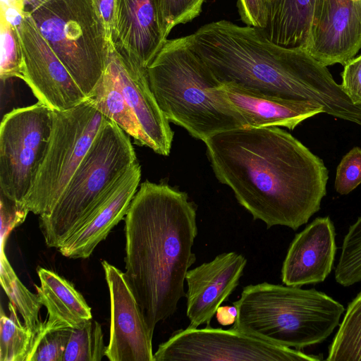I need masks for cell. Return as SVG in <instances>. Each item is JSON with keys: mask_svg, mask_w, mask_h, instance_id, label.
<instances>
[{"mask_svg": "<svg viewBox=\"0 0 361 361\" xmlns=\"http://www.w3.org/2000/svg\"><path fill=\"white\" fill-rule=\"evenodd\" d=\"M205 0H159L161 28L165 39L176 25L197 18Z\"/></svg>", "mask_w": 361, "mask_h": 361, "instance_id": "cell-29", "label": "cell"}, {"mask_svg": "<svg viewBox=\"0 0 361 361\" xmlns=\"http://www.w3.org/2000/svg\"><path fill=\"white\" fill-rule=\"evenodd\" d=\"M341 75L343 90L353 104L361 106V54L344 65Z\"/></svg>", "mask_w": 361, "mask_h": 361, "instance_id": "cell-33", "label": "cell"}, {"mask_svg": "<svg viewBox=\"0 0 361 361\" xmlns=\"http://www.w3.org/2000/svg\"><path fill=\"white\" fill-rule=\"evenodd\" d=\"M106 350L102 326L92 319L82 327L71 329L63 361H100Z\"/></svg>", "mask_w": 361, "mask_h": 361, "instance_id": "cell-26", "label": "cell"}, {"mask_svg": "<svg viewBox=\"0 0 361 361\" xmlns=\"http://www.w3.org/2000/svg\"><path fill=\"white\" fill-rule=\"evenodd\" d=\"M166 40L159 0H116L112 44L127 63L147 69Z\"/></svg>", "mask_w": 361, "mask_h": 361, "instance_id": "cell-16", "label": "cell"}, {"mask_svg": "<svg viewBox=\"0 0 361 361\" xmlns=\"http://www.w3.org/2000/svg\"><path fill=\"white\" fill-rule=\"evenodd\" d=\"M0 256L1 285L10 302L23 317V324L35 336V353L39 344L44 326V322L39 316L42 305L38 295L30 291L16 275L5 254L4 247H1Z\"/></svg>", "mask_w": 361, "mask_h": 361, "instance_id": "cell-23", "label": "cell"}, {"mask_svg": "<svg viewBox=\"0 0 361 361\" xmlns=\"http://www.w3.org/2000/svg\"><path fill=\"white\" fill-rule=\"evenodd\" d=\"M106 65L137 121L143 146L159 154L169 155L173 132L151 90L147 69L128 63L111 42H109Z\"/></svg>", "mask_w": 361, "mask_h": 361, "instance_id": "cell-14", "label": "cell"}, {"mask_svg": "<svg viewBox=\"0 0 361 361\" xmlns=\"http://www.w3.org/2000/svg\"><path fill=\"white\" fill-rule=\"evenodd\" d=\"M336 251L331 219H315L290 243L281 268L283 283L301 286L324 281L332 270Z\"/></svg>", "mask_w": 361, "mask_h": 361, "instance_id": "cell-18", "label": "cell"}, {"mask_svg": "<svg viewBox=\"0 0 361 361\" xmlns=\"http://www.w3.org/2000/svg\"><path fill=\"white\" fill-rule=\"evenodd\" d=\"M196 211L187 193L145 180L125 216L124 275L153 332L185 297V276L196 261Z\"/></svg>", "mask_w": 361, "mask_h": 361, "instance_id": "cell-3", "label": "cell"}, {"mask_svg": "<svg viewBox=\"0 0 361 361\" xmlns=\"http://www.w3.org/2000/svg\"><path fill=\"white\" fill-rule=\"evenodd\" d=\"M361 183V148H352L342 158L336 169L335 189L347 195Z\"/></svg>", "mask_w": 361, "mask_h": 361, "instance_id": "cell-30", "label": "cell"}, {"mask_svg": "<svg viewBox=\"0 0 361 361\" xmlns=\"http://www.w3.org/2000/svg\"><path fill=\"white\" fill-rule=\"evenodd\" d=\"M151 90L169 122L197 140L247 127L225 89L190 47L186 36L167 39L147 67Z\"/></svg>", "mask_w": 361, "mask_h": 361, "instance_id": "cell-4", "label": "cell"}, {"mask_svg": "<svg viewBox=\"0 0 361 361\" xmlns=\"http://www.w3.org/2000/svg\"><path fill=\"white\" fill-rule=\"evenodd\" d=\"M241 20L245 25L265 28L267 17V0H237Z\"/></svg>", "mask_w": 361, "mask_h": 361, "instance_id": "cell-34", "label": "cell"}, {"mask_svg": "<svg viewBox=\"0 0 361 361\" xmlns=\"http://www.w3.org/2000/svg\"><path fill=\"white\" fill-rule=\"evenodd\" d=\"M53 110L41 102L6 114L0 126V190L21 204L46 155Z\"/></svg>", "mask_w": 361, "mask_h": 361, "instance_id": "cell-9", "label": "cell"}, {"mask_svg": "<svg viewBox=\"0 0 361 361\" xmlns=\"http://www.w3.org/2000/svg\"><path fill=\"white\" fill-rule=\"evenodd\" d=\"M90 98L104 116L132 137L136 145L143 146L137 121L107 65Z\"/></svg>", "mask_w": 361, "mask_h": 361, "instance_id": "cell-22", "label": "cell"}, {"mask_svg": "<svg viewBox=\"0 0 361 361\" xmlns=\"http://www.w3.org/2000/svg\"><path fill=\"white\" fill-rule=\"evenodd\" d=\"M107 119L91 98L71 109L53 111L49 147L23 207L37 215L52 209Z\"/></svg>", "mask_w": 361, "mask_h": 361, "instance_id": "cell-8", "label": "cell"}, {"mask_svg": "<svg viewBox=\"0 0 361 361\" xmlns=\"http://www.w3.org/2000/svg\"><path fill=\"white\" fill-rule=\"evenodd\" d=\"M0 202V243L1 247H4L9 233L25 221L29 211L21 204L8 199L2 193Z\"/></svg>", "mask_w": 361, "mask_h": 361, "instance_id": "cell-32", "label": "cell"}, {"mask_svg": "<svg viewBox=\"0 0 361 361\" xmlns=\"http://www.w3.org/2000/svg\"><path fill=\"white\" fill-rule=\"evenodd\" d=\"M39 31L87 97L106 68L109 41L93 0H23Z\"/></svg>", "mask_w": 361, "mask_h": 361, "instance_id": "cell-7", "label": "cell"}, {"mask_svg": "<svg viewBox=\"0 0 361 361\" xmlns=\"http://www.w3.org/2000/svg\"><path fill=\"white\" fill-rule=\"evenodd\" d=\"M154 361H318L322 357L274 345L233 329L178 330L161 343Z\"/></svg>", "mask_w": 361, "mask_h": 361, "instance_id": "cell-10", "label": "cell"}, {"mask_svg": "<svg viewBox=\"0 0 361 361\" xmlns=\"http://www.w3.org/2000/svg\"><path fill=\"white\" fill-rule=\"evenodd\" d=\"M137 162L130 136L108 118L54 207L39 215L46 245L58 249Z\"/></svg>", "mask_w": 361, "mask_h": 361, "instance_id": "cell-6", "label": "cell"}, {"mask_svg": "<svg viewBox=\"0 0 361 361\" xmlns=\"http://www.w3.org/2000/svg\"><path fill=\"white\" fill-rule=\"evenodd\" d=\"M341 248L335 279L341 286H350L361 281V216L349 228Z\"/></svg>", "mask_w": 361, "mask_h": 361, "instance_id": "cell-27", "label": "cell"}, {"mask_svg": "<svg viewBox=\"0 0 361 361\" xmlns=\"http://www.w3.org/2000/svg\"><path fill=\"white\" fill-rule=\"evenodd\" d=\"M326 360L361 361V292L348 305Z\"/></svg>", "mask_w": 361, "mask_h": 361, "instance_id": "cell-25", "label": "cell"}, {"mask_svg": "<svg viewBox=\"0 0 361 361\" xmlns=\"http://www.w3.org/2000/svg\"><path fill=\"white\" fill-rule=\"evenodd\" d=\"M1 80H6L11 78L23 80V53L17 25L3 13L1 16Z\"/></svg>", "mask_w": 361, "mask_h": 361, "instance_id": "cell-28", "label": "cell"}, {"mask_svg": "<svg viewBox=\"0 0 361 361\" xmlns=\"http://www.w3.org/2000/svg\"><path fill=\"white\" fill-rule=\"evenodd\" d=\"M186 38L224 85L263 97L310 101L325 114L361 126V106L305 49L278 45L257 27L226 20L205 24Z\"/></svg>", "mask_w": 361, "mask_h": 361, "instance_id": "cell-2", "label": "cell"}, {"mask_svg": "<svg viewBox=\"0 0 361 361\" xmlns=\"http://www.w3.org/2000/svg\"><path fill=\"white\" fill-rule=\"evenodd\" d=\"M111 303L110 338L106 356L111 361H154V332L129 286L124 272L102 262Z\"/></svg>", "mask_w": 361, "mask_h": 361, "instance_id": "cell-12", "label": "cell"}, {"mask_svg": "<svg viewBox=\"0 0 361 361\" xmlns=\"http://www.w3.org/2000/svg\"><path fill=\"white\" fill-rule=\"evenodd\" d=\"M233 305L237 316L231 329L297 350L325 341L344 312L340 302L314 288L267 282L244 287Z\"/></svg>", "mask_w": 361, "mask_h": 361, "instance_id": "cell-5", "label": "cell"}, {"mask_svg": "<svg viewBox=\"0 0 361 361\" xmlns=\"http://www.w3.org/2000/svg\"><path fill=\"white\" fill-rule=\"evenodd\" d=\"M71 335V329L56 330L47 333L30 361H63Z\"/></svg>", "mask_w": 361, "mask_h": 361, "instance_id": "cell-31", "label": "cell"}, {"mask_svg": "<svg viewBox=\"0 0 361 361\" xmlns=\"http://www.w3.org/2000/svg\"><path fill=\"white\" fill-rule=\"evenodd\" d=\"M9 316L1 309L0 361H30L34 354L35 336L17 315L16 308L8 303Z\"/></svg>", "mask_w": 361, "mask_h": 361, "instance_id": "cell-24", "label": "cell"}, {"mask_svg": "<svg viewBox=\"0 0 361 361\" xmlns=\"http://www.w3.org/2000/svg\"><path fill=\"white\" fill-rule=\"evenodd\" d=\"M237 316V309L234 305L231 306H219L216 312L218 322L223 326L233 324Z\"/></svg>", "mask_w": 361, "mask_h": 361, "instance_id": "cell-36", "label": "cell"}, {"mask_svg": "<svg viewBox=\"0 0 361 361\" xmlns=\"http://www.w3.org/2000/svg\"><path fill=\"white\" fill-rule=\"evenodd\" d=\"M141 179L138 162L130 167L85 220L57 249L64 257L87 259L126 216Z\"/></svg>", "mask_w": 361, "mask_h": 361, "instance_id": "cell-17", "label": "cell"}, {"mask_svg": "<svg viewBox=\"0 0 361 361\" xmlns=\"http://www.w3.org/2000/svg\"><path fill=\"white\" fill-rule=\"evenodd\" d=\"M246 264L243 255L229 252L188 270L185 276L188 326H210L219 307L238 286Z\"/></svg>", "mask_w": 361, "mask_h": 361, "instance_id": "cell-15", "label": "cell"}, {"mask_svg": "<svg viewBox=\"0 0 361 361\" xmlns=\"http://www.w3.org/2000/svg\"><path fill=\"white\" fill-rule=\"evenodd\" d=\"M204 142L216 178L267 228L297 230L319 210L328 170L322 159L287 131L245 127Z\"/></svg>", "mask_w": 361, "mask_h": 361, "instance_id": "cell-1", "label": "cell"}, {"mask_svg": "<svg viewBox=\"0 0 361 361\" xmlns=\"http://www.w3.org/2000/svg\"><path fill=\"white\" fill-rule=\"evenodd\" d=\"M224 85L230 101L245 120L247 127L282 126L293 130L307 118L324 113L320 105L310 101L263 97Z\"/></svg>", "mask_w": 361, "mask_h": 361, "instance_id": "cell-20", "label": "cell"}, {"mask_svg": "<svg viewBox=\"0 0 361 361\" xmlns=\"http://www.w3.org/2000/svg\"><path fill=\"white\" fill-rule=\"evenodd\" d=\"M105 27L107 39L112 42L116 0H93Z\"/></svg>", "mask_w": 361, "mask_h": 361, "instance_id": "cell-35", "label": "cell"}, {"mask_svg": "<svg viewBox=\"0 0 361 361\" xmlns=\"http://www.w3.org/2000/svg\"><path fill=\"white\" fill-rule=\"evenodd\" d=\"M16 25L23 53V80L38 101L53 111H64L87 100L24 8Z\"/></svg>", "mask_w": 361, "mask_h": 361, "instance_id": "cell-11", "label": "cell"}, {"mask_svg": "<svg viewBox=\"0 0 361 361\" xmlns=\"http://www.w3.org/2000/svg\"><path fill=\"white\" fill-rule=\"evenodd\" d=\"M361 49V0H315L305 50L325 66L345 65Z\"/></svg>", "mask_w": 361, "mask_h": 361, "instance_id": "cell-13", "label": "cell"}, {"mask_svg": "<svg viewBox=\"0 0 361 361\" xmlns=\"http://www.w3.org/2000/svg\"><path fill=\"white\" fill-rule=\"evenodd\" d=\"M315 0H267V25L261 30L274 43L305 49Z\"/></svg>", "mask_w": 361, "mask_h": 361, "instance_id": "cell-21", "label": "cell"}, {"mask_svg": "<svg viewBox=\"0 0 361 361\" xmlns=\"http://www.w3.org/2000/svg\"><path fill=\"white\" fill-rule=\"evenodd\" d=\"M40 286L35 285L42 305L47 310L40 341L48 332L79 329L92 319L90 307L68 281L42 267L37 270Z\"/></svg>", "mask_w": 361, "mask_h": 361, "instance_id": "cell-19", "label": "cell"}]
</instances>
